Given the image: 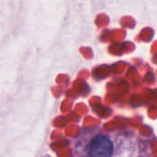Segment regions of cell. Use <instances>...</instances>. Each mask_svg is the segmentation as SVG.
Masks as SVG:
<instances>
[{"label":"cell","mask_w":157,"mask_h":157,"mask_svg":"<svg viewBox=\"0 0 157 157\" xmlns=\"http://www.w3.org/2000/svg\"><path fill=\"white\" fill-rule=\"evenodd\" d=\"M113 151L112 143L103 135L95 137L90 144L89 155L91 157H110Z\"/></svg>","instance_id":"6da1fadb"}]
</instances>
